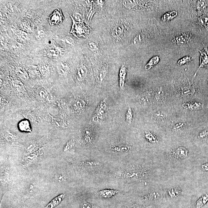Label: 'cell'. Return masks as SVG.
Listing matches in <instances>:
<instances>
[{"instance_id":"1","label":"cell","mask_w":208,"mask_h":208,"mask_svg":"<svg viewBox=\"0 0 208 208\" xmlns=\"http://www.w3.org/2000/svg\"><path fill=\"white\" fill-rule=\"evenodd\" d=\"M71 17L73 21L71 33L78 38L81 37H85L88 35L89 33V30L88 26L85 25L83 22L75 21L71 15Z\"/></svg>"},{"instance_id":"2","label":"cell","mask_w":208,"mask_h":208,"mask_svg":"<svg viewBox=\"0 0 208 208\" xmlns=\"http://www.w3.org/2000/svg\"><path fill=\"white\" fill-rule=\"evenodd\" d=\"M64 17L61 10L56 9L53 11L48 18V22L51 26L60 24L63 20Z\"/></svg>"},{"instance_id":"3","label":"cell","mask_w":208,"mask_h":208,"mask_svg":"<svg viewBox=\"0 0 208 208\" xmlns=\"http://www.w3.org/2000/svg\"><path fill=\"white\" fill-rule=\"evenodd\" d=\"M44 56L53 59H57L60 58L62 54V49L59 47L53 46L47 49Z\"/></svg>"},{"instance_id":"4","label":"cell","mask_w":208,"mask_h":208,"mask_svg":"<svg viewBox=\"0 0 208 208\" xmlns=\"http://www.w3.org/2000/svg\"><path fill=\"white\" fill-rule=\"evenodd\" d=\"M14 39L21 43H24L28 39V35L26 32L22 30L13 28H11Z\"/></svg>"},{"instance_id":"5","label":"cell","mask_w":208,"mask_h":208,"mask_svg":"<svg viewBox=\"0 0 208 208\" xmlns=\"http://www.w3.org/2000/svg\"><path fill=\"white\" fill-rule=\"evenodd\" d=\"M200 56V62L199 67L198 71L201 67H203L208 68V48L205 46L202 50H199Z\"/></svg>"},{"instance_id":"6","label":"cell","mask_w":208,"mask_h":208,"mask_svg":"<svg viewBox=\"0 0 208 208\" xmlns=\"http://www.w3.org/2000/svg\"><path fill=\"white\" fill-rule=\"evenodd\" d=\"M118 193V192L117 190L111 189H106L99 191L98 193V194L101 198L108 199L114 196Z\"/></svg>"},{"instance_id":"7","label":"cell","mask_w":208,"mask_h":208,"mask_svg":"<svg viewBox=\"0 0 208 208\" xmlns=\"http://www.w3.org/2000/svg\"><path fill=\"white\" fill-rule=\"evenodd\" d=\"M19 128L21 131L24 132H29L31 131V126L28 120H22L19 124Z\"/></svg>"},{"instance_id":"8","label":"cell","mask_w":208,"mask_h":208,"mask_svg":"<svg viewBox=\"0 0 208 208\" xmlns=\"http://www.w3.org/2000/svg\"><path fill=\"white\" fill-rule=\"evenodd\" d=\"M65 197V195H61L52 201L45 208H54L58 205Z\"/></svg>"},{"instance_id":"9","label":"cell","mask_w":208,"mask_h":208,"mask_svg":"<svg viewBox=\"0 0 208 208\" xmlns=\"http://www.w3.org/2000/svg\"><path fill=\"white\" fill-rule=\"evenodd\" d=\"M208 201V195L207 194H204L196 202V207L201 208L204 206Z\"/></svg>"},{"instance_id":"10","label":"cell","mask_w":208,"mask_h":208,"mask_svg":"<svg viewBox=\"0 0 208 208\" xmlns=\"http://www.w3.org/2000/svg\"><path fill=\"white\" fill-rule=\"evenodd\" d=\"M177 12L175 11H170L165 13L162 17V20L164 21H170L177 16Z\"/></svg>"},{"instance_id":"11","label":"cell","mask_w":208,"mask_h":208,"mask_svg":"<svg viewBox=\"0 0 208 208\" xmlns=\"http://www.w3.org/2000/svg\"><path fill=\"white\" fill-rule=\"evenodd\" d=\"M18 25L20 29L24 32H29L31 31L30 23L26 20L20 22L18 24Z\"/></svg>"},{"instance_id":"12","label":"cell","mask_w":208,"mask_h":208,"mask_svg":"<svg viewBox=\"0 0 208 208\" xmlns=\"http://www.w3.org/2000/svg\"><path fill=\"white\" fill-rule=\"evenodd\" d=\"M176 155L178 158L184 159L187 156V149L184 147H180L176 151Z\"/></svg>"},{"instance_id":"13","label":"cell","mask_w":208,"mask_h":208,"mask_svg":"<svg viewBox=\"0 0 208 208\" xmlns=\"http://www.w3.org/2000/svg\"><path fill=\"white\" fill-rule=\"evenodd\" d=\"M160 61V58L158 57H155L152 58L148 63L145 66L146 70H148L157 65Z\"/></svg>"},{"instance_id":"14","label":"cell","mask_w":208,"mask_h":208,"mask_svg":"<svg viewBox=\"0 0 208 208\" xmlns=\"http://www.w3.org/2000/svg\"><path fill=\"white\" fill-rule=\"evenodd\" d=\"M58 73L61 75H64L66 73L68 70V66L64 63H59L57 66Z\"/></svg>"},{"instance_id":"15","label":"cell","mask_w":208,"mask_h":208,"mask_svg":"<svg viewBox=\"0 0 208 208\" xmlns=\"http://www.w3.org/2000/svg\"><path fill=\"white\" fill-rule=\"evenodd\" d=\"M180 193L181 191L178 188H172L168 191L169 196L172 198L178 197L180 194Z\"/></svg>"},{"instance_id":"16","label":"cell","mask_w":208,"mask_h":208,"mask_svg":"<svg viewBox=\"0 0 208 208\" xmlns=\"http://www.w3.org/2000/svg\"><path fill=\"white\" fill-rule=\"evenodd\" d=\"M45 35L46 33L44 30L42 29V28H41L37 30L35 36L37 39H38V40H40L42 38H44Z\"/></svg>"},{"instance_id":"17","label":"cell","mask_w":208,"mask_h":208,"mask_svg":"<svg viewBox=\"0 0 208 208\" xmlns=\"http://www.w3.org/2000/svg\"><path fill=\"white\" fill-rule=\"evenodd\" d=\"M86 69L84 67H82L78 69L77 73V77L79 80H81L85 77L86 75Z\"/></svg>"},{"instance_id":"18","label":"cell","mask_w":208,"mask_h":208,"mask_svg":"<svg viewBox=\"0 0 208 208\" xmlns=\"http://www.w3.org/2000/svg\"><path fill=\"white\" fill-rule=\"evenodd\" d=\"M175 42L178 44L185 43L186 41V38L183 36H178L175 38Z\"/></svg>"},{"instance_id":"19","label":"cell","mask_w":208,"mask_h":208,"mask_svg":"<svg viewBox=\"0 0 208 208\" xmlns=\"http://www.w3.org/2000/svg\"><path fill=\"white\" fill-rule=\"evenodd\" d=\"M18 75H19L20 77L23 79H26L28 78V75L26 72L21 69H18L17 71Z\"/></svg>"},{"instance_id":"20","label":"cell","mask_w":208,"mask_h":208,"mask_svg":"<svg viewBox=\"0 0 208 208\" xmlns=\"http://www.w3.org/2000/svg\"><path fill=\"white\" fill-rule=\"evenodd\" d=\"M191 57H186L180 59L178 61V63L179 65H182L184 64H186V63H188V62L190 61L191 60Z\"/></svg>"},{"instance_id":"21","label":"cell","mask_w":208,"mask_h":208,"mask_svg":"<svg viewBox=\"0 0 208 208\" xmlns=\"http://www.w3.org/2000/svg\"><path fill=\"white\" fill-rule=\"evenodd\" d=\"M120 86L121 88H122L123 86L125 75L126 74L125 71L122 69V68L120 70Z\"/></svg>"},{"instance_id":"22","label":"cell","mask_w":208,"mask_h":208,"mask_svg":"<svg viewBox=\"0 0 208 208\" xmlns=\"http://www.w3.org/2000/svg\"><path fill=\"white\" fill-rule=\"evenodd\" d=\"M126 116L127 121H128V122L130 123H131V121H132V115L130 108H129L128 109L127 112Z\"/></svg>"},{"instance_id":"23","label":"cell","mask_w":208,"mask_h":208,"mask_svg":"<svg viewBox=\"0 0 208 208\" xmlns=\"http://www.w3.org/2000/svg\"><path fill=\"white\" fill-rule=\"evenodd\" d=\"M40 71L42 72L43 73L45 74L47 73V70L48 69V66L46 64H41L39 66Z\"/></svg>"},{"instance_id":"24","label":"cell","mask_w":208,"mask_h":208,"mask_svg":"<svg viewBox=\"0 0 208 208\" xmlns=\"http://www.w3.org/2000/svg\"><path fill=\"white\" fill-rule=\"evenodd\" d=\"M81 208H92V206L89 203L85 202L82 204Z\"/></svg>"},{"instance_id":"25","label":"cell","mask_w":208,"mask_h":208,"mask_svg":"<svg viewBox=\"0 0 208 208\" xmlns=\"http://www.w3.org/2000/svg\"><path fill=\"white\" fill-rule=\"evenodd\" d=\"M201 169L205 172H208V163L202 164L201 166Z\"/></svg>"},{"instance_id":"26","label":"cell","mask_w":208,"mask_h":208,"mask_svg":"<svg viewBox=\"0 0 208 208\" xmlns=\"http://www.w3.org/2000/svg\"><path fill=\"white\" fill-rule=\"evenodd\" d=\"M62 40L66 44H71L72 43V42L71 40V39L69 38H63Z\"/></svg>"},{"instance_id":"27","label":"cell","mask_w":208,"mask_h":208,"mask_svg":"<svg viewBox=\"0 0 208 208\" xmlns=\"http://www.w3.org/2000/svg\"><path fill=\"white\" fill-rule=\"evenodd\" d=\"M128 208H143L141 206L136 204H131L129 205Z\"/></svg>"}]
</instances>
